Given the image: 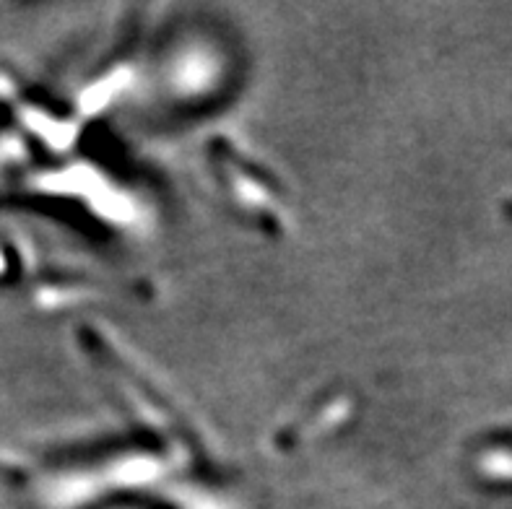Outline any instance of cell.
<instances>
[{
	"mask_svg": "<svg viewBox=\"0 0 512 509\" xmlns=\"http://www.w3.org/2000/svg\"><path fill=\"white\" fill-rule=\"evenodd\" d=\"M492 445H505V447H512V429H507V432H500L494 434L492 439H489Z\"/></svg>",
	"mask_w": 512,
	"mask_h": 509,
	"instance_id": "6da1fadb",
	"label": "cell"
},
{
	"mask_svg": "<svg viewBox=\"0 0 512 509\" xmlns=\"http://www.w3.org/2000/svg\"><path fill=\"white\" fill-rule=\"evenodd\" d=\"M510 208H512V206H510Z\"/></svg>",
	"mask_w": 512,
	"mask_h": 509,
	"instance_id": "7a4b0ae2",
	"label": "cell"
}]
</instances>
